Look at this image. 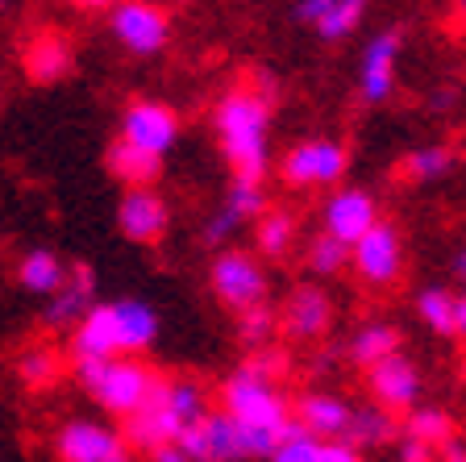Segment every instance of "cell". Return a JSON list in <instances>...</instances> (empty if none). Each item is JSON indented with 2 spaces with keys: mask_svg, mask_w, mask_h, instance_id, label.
Segmentation results:
<instances>
[{
  "mask_svg": "<svg viewBox=\"0 0 466 462\" xmlns=\"http://www.w3.org/2000/svg\"><path fill=\"white\" fill-rule=\"evenodd\" d=\"M129 458L126 434L100 421H67L55 434V462H121Z\"/></svg>",
  "mask_w": 466,
  "mask_h": 462,
  "instance_id": "obj_12",
  "label": "cell"
},
{
  "mask_svg": "<svg viewBox=\"0 0 466 462\" xmlns=\"http://www.w3.org/2000/svg\"><path fill=\"white\" fill-rule=\"evenodd\" d=\"M296 421L317 434L320 442H341L350 434V421H354V408L333 392H309L296 400Z\"/></svg>",
  "mask_w": 466,
  "mask_h": 462,
  "instance_id": "obj_19",
  "label": "cell"
},
{
  "mask_svg": "<svg viewBox=\"0 0 466 462\" xmlns=\"http://www.w3.org/2000/svg\"><path fill=\"white\" fill-rule=\"evenodd\" d=\"M333 5H338V0H296V9H291V17L304 21L309 29H317L320 21H325V17L333 13Z\"/></svg>",
  "mask_w": 466,
  "mask_h": 462,
  "instance_id": "obj_36",
  "label": "cell"
},
{
  "mask_svg": "<svg viewBox=\"0 0 466 462\" xmlns=\"http://www.w3.org/2000/svg\"><path fill=\"white\" fill-rule=\"evenodd\" d=\"M454 13H458V21L466 26V0H454Z\"/></svg>",
  "mask_w": 466,
  "mask_h": 462,
  "instance_id": "obj_45",
  "label": "cell"
},
{
  "mask_svg": "<svg viewBox=\"0 0 466 462\" xmlns=\"http://www.w3.org/2000/svg\"><path fill=\"white\" fill-rule=\"evenodd\" d=\"M116 230L134 246H158L171 230V204L155 188H129L116 204Z\"/></svg>",
  "mask_w": 466,
  "mask_h": 462,
  "instance_id": "obj_13",
  "label": "cell"
},
{
  "mask_svg": "<svg viewBox=\"0 0 466 462\" xmlns=\"http://www.w3.org/2000/svg\"><path fill=\"white\" fill-rule=\"evenodd\" d=\"M108 304H113V334H116L121 358H137L142 350L155 346L158 329H163L155 304H146L137 296H121V300H108Z\"/></svg>",
  "mask_w": 466,
  "mask_h": 462,
  "instance_id": "obj_17",
  "label": "cell"
},
{
  "mask_svg": "<svg viewBox=\"0 0 466 462\" xmlns=\"http://www.w3.org/2000/svg\"><path fill=\"white\" fill-rule=\"evenodd\" d=\"M163 400H167L171 421L179 425V434H184V429H192V425H200L204 416L213 413V408H208V392H204L196 379H167Z\"/></svg>",
  "mask_w": 466,
  "mask_h": 462,
  "instance_id": "obj_26",
  "label": "cell"
},
{
  "mask_svg": "<svg viewBox=\"0 0 466 462\" xmlns=\"http://www.w3.org/2000/svg\"><path fill=\"white\" fill-rule=\"evenodd\" d=\"M400 462H437V450L417 437H404L400 434Z\"/></svg>",
  "mask_w": 466,
  "mask_h": 462,
  "instance_id": "obj_37",
  "label": "cell"
},
{
  "mask_svg": "<svg viewBox=\"0 0 466 462\" xmlns=\"http://www.w3.org/2000/svg\"><path fill=\"white\" fill-rule=\"evenodd\" d=\"M350 171V150L333 138H309L296 142L279 159V180L296 192H312V188H341Z\"/></svg>",
  "mask_w": 466,
  "mask_h": 462,
  "instance_id": "obj_5",
  "label": "cell"
},
{
  "mask_svg": "<svg viewBox=\"0 0 466 462\" xmlns=\"http://www.w3.org/2000/svg\"><path fill=\"white\" fill-rule=\"evenodd\" d=\"M105 167H108V175H113L121 188H126V192H129V188H155V183L163 180V159L137 150V146L126 142V138L108 142Z\"/></svg>",
  "mask_w": 466,
  "mask_h": 462,
  "instance_id": "obj_21",
  "label": "cell"
},
{
  "mask_svg": "<svg viewBox=\"0 0 466 462\" xmlns=\"http://www.w3.org/2000/svg\"><path fill=\"white\" fill-rule=\"evenodd\" d=\"M304 262H309L312 275H320V280H333V275H341V271L350 267V246L338 238H329V233L320 230L317 238L309 241V254H304Z\"/></svg>",
  "mask_w": 466,
  "mask_h": 462,
  "instance_id": "obj_30",
  "label": "cell"
},
{
  "mask_svg": "<svg viewBox=\"0 0 466 462\" xmlns=\"http://www.w3.org/2000/svg\"><path fill=\"white\" fill-rule=\"evenodd\" d=\"M367 9H370V0H338V5H333V13L320 21L312 34H317L320 42H341V38H350V34L362 26Z\"/></svg>",
  "mask_w": 466,
  "mask_h": 462,
  "instance_id": "obj_31",
  "label": "cell"
},
{
  "mask_svg": "<svg viewBox=\"0 0 466 462\" xmlns=\"http://www.w3.org/2000/svg\"><path fill=\"white\" fill-rule=\"evenodd\" d=\"M9 5H13V0H0V13H5V9H9Z\"/></svg>",
  "mask_w": 466,
  "mask_h": 462,
  "instance_id": "obj_46",
  "label": "cell"
},
{
  "mask_svg": "<svg viewBox=\"0 0 466 462\" xmlns=\"http://www.w3.org/2000/svg\"><path fill=\"white\" fill-rule=\"evenodd\" d=\"M333 317H338V308H333L329 292L317 283H296L279 308V334L296 337V342H317L333 329Z\"/></svg>",
  "mask_w": 466,
  "mask_h": 462,
  "instance_id": "obj_14",
  "label": "cell"
},
{
  "mask_svg": "<svg viewBox=\"0 0 466 462\" xmlns=\"http://www.w3.org/2000/svg\"><path fill=\"white\" fill-rule=\"evenodd\" d=\"M404 350V337H400V329L391 325V321H367V325H359V334L350 337V363L362 366V371H370L375 363H383V358L400 354Z\"/></svg>",
  "mask_w": 466,
  "mask_h": 462,
  "instance_id": "obj_23",
  "label": "cell"
},
{
  "mask_svg": "<svg viewBox=\"0 0 466 462\" xmlns=\"http://www.w3.org/2000/svg\"><path fill=\"white\" fill-rule=\"evenodd\" d=\"M96 304V271L87 262H71V280L67 288L50 296L46 313H42V325L50 329H76L87 317V308Z\"/></svg>",
  "mask_w": 466,
  "mask_h": 462,
  "instance_id": "obj_18",
  "label": "cell"
},
{
  "mask_svg": "<svg viewBox=\"0 0 466 462\" xmlns=\"http://www.w3.org/2000/svg\"><path fill=\"white\" fill-rule=\"evenodd\" d=\"M217 400L225 413L238 421V434H242V454L246 458H271L275 446L283 442L291 425H296V408L288 405V395L279 392L275 379L250 375L246 366H238L229 379L221 384Z\"/></svg>",
  "mask_w": 466,
  "mask_h": 462,
  "instance_id": "obj_2",
  "label": "cell"
},
{
  "mask_svg": "<svg viewBox=\"0 0 466 462\" xmlns=\"http://www.w3.org/2000/svg\"><path fill=\"white\" fill-rule=\"evenodd\" d=\"M121 462H129V458H121Z\"/></svg>",
  "mask_w": 466,
  "mask_h": 462,
  "instance_id": "obj_47",
  "label": "cell"
},
{
  "mask_svg": "<svg viewBox=\"0 0 466 462\" xmlns=\"http://www.w3.org/2000/svg\"><path fill=\"white\" fill-rule=\"evenodd\" d=\"M58 371H63V358H58L50 346H29L17 354V375H21V384H29V387L55 384Z\"/></svg>",
  "mask_w": 466,
  "mask_h": 462,
  "instance_id": "obj_32",
  "label": "cell"
},
{
  "mask_svg": "<svg viewBox=\"0 0 466 462\" xmlns=\"http://www.w3.org/2000/svg\"><path fill=\"white\" fill-rule=\"evenodd\" d=\"M71 280V262H63L55 251L46 246H34L17 259V283L29 292V296H58Z\"/></svg>",
  "mask_w": 466,
  "mask_h": 462,
  "instance_id": "obj_22",
  "label": "cell"
},
{
  "mask_svg": "<svg viewBox=\"0 0 466 462\" xmlns=\"http://www.w3.org/2000/svg\"><path fill=\"white\" fill-rule=\"evenodd\" d=\"M179 134H184V121H179V113L171 105H163V100H129L126 113H121V134L116 138H126V142H134L137 150L155 154V159H167L175 150V142H179Z\"/></svg>",
  "mask_w": 466,
  "mask_h": 462,
  "instance_id": "obj_8",
  "label": "cell"
},
{
  "mask_svg": "<svg viewBox=\"0 0 466 462\" xmlns=\"http://www.w3.org/2000/svg\"><path fill=\"white\" fill-rule=\"evenodd\" d=\"M454 163H458V154H454V146H446V142H429V146H417V150H408L404 159H400V167H396V175L404 183H433V180H441V175H450L454 171Z\"/></svg>",
  "mask_w": 466,
  "mask_h": 462,
  "instance_id": "obj_24",
  "label": "cell"
},
{
  "mask_svg": "<svg viewBox=\"0 0 466 462\" xmlns=\"http://www.w3.org/2000/svg\"><path fill=\"white\" fill-rule=\"evenodd\" d=\"M291 241H296V212L291 209H267L254 221V246H258L262 259H288L291 254Z\"/></svg>",
  "mask_w": 466,
  "mask_h": 462,
  "instance_id": "obj_25",
  "label": "cell"
},
{
  "mask_svg": "<svg viewBox=\"0 0 466 462\" xmlns=\"http://www.w3.org/2000/svg\"><path fill=\"white\" fill-rule=\"evenodd\" d=\"M458 337L466 342V288L458 292Z\"/></svg>",
  "mask_w": 466,
  "mask_h": 462,
  "instance_id": "obj_44",
  "label": "cell"
},
{
  "mask_svg": "<svg viewBox=\"0 0 466 462\" xmlns=\"http://www.w3.org/2000/svg\"><path fill=\"white\" fill-rule=\"evenodd\" d=\"M320 450H325V442L296 421L288 434H283V442L275 446V454L267 462H320Z\"/></svg>",
  "mask_w": 466,
  "mask_h": 462,
  "instance_id": "obj_34",
  "label": "cell"
},
{
  "mask_svg": "<svg viewBox=\"0 0 466 462\" xmlns=\"http://www.w3.org/2000/svg\"><path fill=\"white\" fill-rule=\"evenodd\" d=\"M320 462H362V450L354 442H325V450H320Z\"/></svg>",
  "mask_w": 466,
  "mask_h": 462,
  "instance_id": "obj_38",
  "label": "cell"
},
{
  "mask_svg": "<svg viewBox=\"0 0 466 462\" xmlns=\"http://www.w3.org/2000/svg\"><path fill=\"white\" fill-rule=\"evenodd\" d=\"M262 212H267V183H254V180H229V192H225L221 209L204 221V241L208 246H225L229 233L246 221H258Z\"/></svg>",
  "mask_w": 466,
  "mask_h": 462,
  "instance_id": "obj_16",
  "label": "cell"
},
{
  "mask_svg": "<svg viewBox=\"0 0 466 462\" xmlns=\"http://www.w3.org/2000/svg\"><path fill=\"white\" fill-rule=\"evenodd\" d=\"M179 446L192 462H242V434H238V421H233L225 408H213L200 425L179 434Z\"/></svg>",
  "mask_w": 466,
  "mask_h": 462,
  "instance_id": "obj_15",
  "label": "cell"
},
{
  "mask_svg": "<svg viewBox=\"0 0 466 462\" xmlns=\"http://www.w3.org/2000/svg\"><path fill=\"white\" fill-rule=\"evenodd\" d=\"M213 134L238 180L267 183L271 171V97L258 87H229L213 105Z\"/></svg>",
  "mask_w": 466,
  "mask_h": 462,
  "instance_id": "obj_1",
  "label": "cell"
},
{
  "mask_svg": "<svg viewBox=\"0 0 466 462\" xmlns=\"http://www.w3.org/2000/svg\"><path fill=\"white\" fill-rule=\"evenodd\" d=\"M71 366H76V384L116 421H129L163 379V371L137 363V358H84Z\"/></svg>",
  "mask_w": 466,
  "mask_h": 462,
  "instance_id": "obj_3",
  "label": "cell"
},
{
  "mask_svg": "<svg viewBox=\"0 0 466 462\" xmlns=\"http://www.w3.org/2000/svg\"><path fill=\"white\" fill-rule=\"evenodd\" d=\"M367 392H370V405L388 408V413H412L420 405V392H425V379H420V366L400 350V354L383 358L367 371Z\"/></svg>",
  "mask_w": 466,
  "mask_h": 462,
  "instance_id": "obj_9",
  "label": "cell"
},
{
  "mask_svg": "<svg viewBox=\"0 0 466 462\" xmlns=\"http://www.w3.org/2000/svg\"><path fill=\"white\" fill-rule=\"evenodd\" d=\"M279 329V313L271 304H254L246 313H238V337H242L250 350L271 346V334Z\"/></svg>",
  "mask_w": 466,
  "mask_h": 462,
  "instance_id": "obj_33",
  "label": "cell"
},
{
  "mask_svg": "<svg viewBox=\"0 0 466 462\" xmlns=\"http://www.w3.org/2000/svg\"><path fill=\"white\" fill-rule=\"evenodd\" d=\"M67 5L79 13H100V9H113L116 0H67Z\"/></svg>",
  "mask_w": 466,
  "mask_h": 462,
  "instance_id": "obj_41",
  "label": "cell"
},
{
  "mask_svg": "<svg viewBox=\"0 0 466 462\" xmlns=\"http://www.w3.org/2000/svg\"><path fill=\"white\" fill-rule=\"evenodd\" d=\"M450 271H454V280L466 288V246H462V251H454V259H450Z\"/></svg>",
  "mask_w": 466,
  "mask_h": 462,
  "instance_id": "obj_42",
  "label": "cell"
},
{
  "mask_svg": "<svg viewBox=\"0 0 466 462\" xmlns=\"http://www.w3.org/2000/svg\"><path fill=\"white\" fill-rule=\"evenodd\" d=\"M208 288H213V296L238 317V313H246V308H254V304H267L271 275H267V267L258 262V254L217 251L213 267H208Z\"/></svg>",
  "mask_w": 466,
  "mask_h": 462,
  "instance_id": "obj_4",
  "label": "cell"
},
{
  "mask_svg": "<svg viewBox=\"0 0 466 462\" xmlns=\"http://www.w3.org/2000/svg\"><path fill=\"white\" fill-rule=\"evenodd\" d=\"M437 458H441V462H466V442H462V437L446 442L441 450H437Z\"/></svg>",
  "mask_w": 466,
  "mask_h": 462,
  "instance_id": "obj_40",
  "label": "cell"
},
{
  "mask_svg": "<svg viewBox=\"0 0 466 462\" xmlns=\"http://www.w3.org/2000/svg\"><path fill=\"white\" fill-rule=\"evenodd\" d=\"M437 462H441V458H437Z\"/></svg>",
  "mask_w": 466,
  "mask_h": 462,
  "instance_id": "obj_48",
  "label": "cell"
},
{
  "mask_svg": "<svg viewBox=\"0 0 466 462\" xmlns=\"http://www.w3.org/2000/svg\"><path fill=\"white\" fill-rule=\"evenodd\" d=\"M396 434H404V425H396V413H388V408H379V405H362V408H354V421H350L346 442H354L359 450H367V446L396 442Z\"/></svg>",
  "mask_w": 466,
  "mask_h": 462,
  "instance_id": "obj_28",
  "label": "cell"
},
{
  "mask_svg": "<svg viewBox=\"0 0 466 462\" xmlns=\"http://www.w3.org/2000/svg\"><path fill=\"white\" fill-rule=\"evenodd\" d=\"M433 108H450L454 105V87H441V92H433V100H429Z\"/></svg>",
  "mask_w": 466,
  "mask_h": 462,
  "instance_id": "obj_43",
  "label": "cell"
},
{
  "mask_svg": "<svg viewBox=\"0 0 466 462\" xmlns=\"http://www.w3.org/2000/svg\"><path fill=\"white\" fill-rule=\"evenodd\" d=\"M350 271L367 288H391L404 275V238H400V225L383 217L367 238L354 241L350 246Z\"/></svg>",
  "mask_w": 466,
  "mask_h": 462,
  "instance_id": "obj_7",
  "label": "cell"
},
{
  "mask_svg": "<svg viewBox=\"0 0 466 462\" xmlns=\"http://www.w3.org/2000/svg\"><path fill=\"white\" fill-rule=\"evenodd\" d=\"M150 462H192V458L184 454V446L179 442H167V446H158V450L150 454Z\"/></svg>",
  "mask_w": 466,
  "mask_h": 462,
  "instance_id": "obj_39",
  "label": "cell"
},
{
  "mask_svg": "<svg viewBox=\"0 0 466 462\" xmlns=\"http://www.w3.org/2000/svg\"><path fill=\"white\" fill-rule=\"evenodd\" d=\"M108 34L121 50L137 58L163 55L171 42V17L167 9H158L155 0H116L108 9Z\"/></svg>",
  "mask_w": 466,
  "mask_h": 462,
  "instance_id": "obj_6",
  "label": "cell"
},
{
  "mask_svg": "<svg viewBox=\"0 0 466 462\" xmlns=\"http://www.w3.org/2000/svg\"><path fill=\"white\" fill-rule=\"evenodd\" d=\"M417 317L425 321L429 334L458 337V292L441 288V283H433V288H420L417 292Z\"/></svg>",
  "mask_w": 466,
  "mask_h": 462,
  "instance_id": "obj_27",
  "label": "cell"
},
{
  "mask_svg": "<svg viewBox=\"0 0 466 462\" xmlns=\"http://www.w3.org/2000/svg\"><path fill=\"white\" fill-rule=\"evenodd\" d=\"M379 221H383L379 217V200L367 188H333L325 209H320V230L329 233V238L346 241V246L362 241Z\"/></svg>",
  "mask_w": 466,
  "mask_h": 462,
  "instance_id": "obj_10",
  "label": "cell"
},
{
  "mask_svg": "<svg viewBox=\"0 0 466 462\" xmlns=\"http://www.w3.org/2000/svg\"><path fill=\"white\" fill-rule=\"evenodd\" d=\"M400 50H404V34L396 26L370 34L362 46L359 63V97L367 105H383L396 92V71H400Z\"/></svg>",
  "mask_w": 466,
  "mask_h": 462,
  "instance_id": "obj_11",
  "label": "cell"
},
{
  "mask_svg": "<svg viewBox=\"0 0 466 462\" xmlns=\"http://www.w3.org/2000/svg\"><path fill=\"white\" fill-rule=\"evenodd\" d=\"M404 437H417V442L433 446V450H441L446 442H454V416L446 413V408L437 405H417L412 413L404 416Z\"/></svg>",
  "mask_w": 466,
  "mask_h": 462,
  "instance_id": "obj_29",
  "label": "cell"
},
{
  "mask_svg": "<svg viewBox=\"0 0 466 462\" xmlns=\"http://www.w3.org/2000/svg\"><path fill=\"white\" fill-rule=\"evenodd\" d=\"M242 366L250 371V375H262V379H275V384H279L283 371H288V358H283L279 350L262 346V350H250V354L242 358Z\"/></svg>",
  "mask_w": 466,
  "mask_h": 462,
  "instance_id": "obj_35",
  "label": "cell"
},
{
  "mask_svg": "<svg viewBox=\"0 0 466 462\" xmlns=\"http://www.w3.org/2000/svg\"><path fill=\"white\" fill-rule=\"evenodd\" d=\"M71 63H76V50L63 34H38L21 50V71L34 84H58L63 76H71Z\"/></svg>",
  "mask_w": 466,
  "mask_h": 462,
  "instance_id": "obj_20",
  "label": "cell"
}]
</instances>
